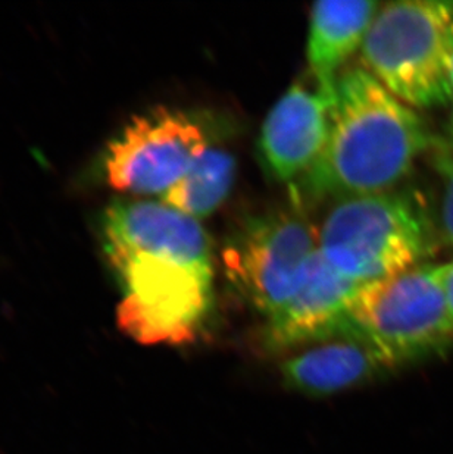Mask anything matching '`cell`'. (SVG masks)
Segmentation results:
<instances>
[{"label": "cell", "mask_w": 453, "mask_h": 454, "mask_svg": "<svg viewBox=\"0 0 453 454\" xmlns=\"http://www.w3.org/2000/svg\"><path fill=\"white\" fill-rule=\"evenodd\" d=\"M387 368L367 343L352 335H338L287 357L280 371L291 390L324 397L361 386Z\"/></svg>", "instance_id": "8fae6325"}, {"label": "cell", "mask_w": 453, "mask_h": 454, "mask_svg": "<svg viewBox=\"0 0 453 454\" xmlns=\"http://www.w3.org/2000/svg\"><path fill=\"white\" fill-rule=\"evenodd\" d=\"M102 240L123 292L121 330L145 344L192 341L214 297L201 223L163 202H115L103 215Z\"/></svg>", "instance_id": "6da1fadb"}, {"label": "cell", "mask_w": 453, "mask_h": 454, "mask_svg": "<svg viewBox=\"0 0 453 454\" xmlns=\"http://www.w3.org/2000/svg\"><path fill=\"white\" fill-rule=\"evenodd\" d=\"M450 77H452V86H453V62H452V73H450Z\"/></svg>", "instance_id": "2e32d148"}, {"label": "cell", "mask_w": 453, "mask_h": 454, "mask_svg": "<svg viewBox=\"0 0 453 454\" xmlns=\"http://www.w3.org/2000/svg\"><path fill=\"white\" fill-rule=\"evenodd\" d=\"M360 51L363 68L408 106L443 105L453 95V2L380 4Z\"/></svg>", "instance_id": "277c9868"}, {"label": "cell", "mask_w": 453, "mask_h": 454, "mask_svg": "<svg viewBox=\"0 0 453 454\" xmlns=\"http://www.w3.org/2000/svg\"><path fill=\"white\" fill-rule=\"evenodd\" d=\"M360 287L338 274L318 250L298 293L268 317V344L287 348L345 334Z\"/></svg>", "instance_id": "9c48e42d"}, {"label": "cell", "mask_w": 453, "mask_h": 454, "mask_svg": "<svg viewBox=\"0 0 453 454\" xmlns=\"http://www.w3.org/2000/svg\"><path fill=\"white\" fill-rule=\"evenodd\" d=\"M378 8L380 4L372 0H324L313 4L306 49L309 73L315 89L331 105L338 75L362 48Z\"/></svg>", "instance_id": "30bf717a"}, {"label": "cell", "mask_w": 453, "mask_h": 454, "mask_svg": "<svg viewBox=\"0 0 453 454\" xmlns=\"http://www.w3.org/2000/svg\"><path fill=\"white\" fill-rule=\"evenodd\" d=\"M430 153L433 168L441 180V198L434 221L437 240L453 249V147L433 140Z\"/></svg>", "instance_id": "4fadbf2b"}, {"label": "cell", "mask_w": 453, "mask_h": 454, "mask_svg": "<svg viewBox=\"0 0 453 454\" xmlns=\"http://www.w3.org/2000/svg\"><path fill=\"white\" fill-rule=\"evenodd\" d=\"M445 277L446 263L425 262L361 286L343 335L367 343L389 368L445 352L453 344Z\"/></svg>", "instance_id": "5b68a950"}, {"label": "cell", "mask_w": 453, "mask_h": 454, "mask_svg": "<svg viewBox=\"0 0 453 454\" xmlns=\"http://www.w3.org/2000/svg\"><path fill=\"white\" fill-rule=\"evenodd\" d=\"M434 138L414 107L392 95L362 65L336 82L329 142L315 167L290 185L299 206L392 192Z\"/></svg>", "instance_id": "7a4b0ae2"}, {"label": "cell", "mask_w": 453, "mask_h": 454, "mask_svg": "<svg viewBox=\"0 0 453 454\" xmlns=\"http://www.w3.org/2000/svg\"><path fill=\"white\" fill-rule=\"evenodd\" d=\"M445 292L453 325V261L446 262Z\"/></svg>", "instance_id": "5bb4252c"}, {"label": "cell", "mask_w": 453, "mask_h": 454, "mask_svg": "<svg viewBox=\"0 0 453 454\" xmlns=\"http://www.w3.org/2000/svg\"><path fill=\"white\" fill-rule=\"evenodd\" d=\"M208 147V131L195 116L159 107L134 116L109 145L103 174L112 189L163 198Z\"/></svg>", "instance_id": "52a82bcc"}, {"label": "cell", "mask_w": 453, "mask_h": 454, "mask_svg": "<svg viewBox=\"0 0 453 454\" xmlns=\"http://www.w3.org/2000/svg\"><path fill=\"white\" fill-rule=\"evenodd\" d=\"M450 131H452V147H453V114H452V121H450Z\"/></svg>", "instance_id": "9a60e30c"}, {"label": "cell", "mask_w": 453, "mask_h": 454, "mask_svg": "<svg viewBox=\"0 0 453 454\" xmlns=\"http://www.w3.org/2000/svg\"><path fill=\"white\" fill-rule=\"evenodd\" d=\"M333 105L315 86L295 82L268 112L258 151L268 176L293 185L308 174L329 142Z\"/></svg>", "instance_id": "ba28073f"}, {"label": "cell", "mask_w": 453, "mask_h": 454, "mask_svg": "<svg viewBox=\"0 0 453 454\" xmlns=\"http://www.w3.org/2000/svg\"><path fill=\"white\" fill-rule=\"evenodd\" d=\"M318 252L317 230L299 209L246 219L223 250L226 277L266 319L286 306Z\"/></svg>", "instance_id": "8992f818"}, {"label": "cell", "mask_w": 453, "mask_h": 454, "mask_svg": "<svg viewBox=\"0 0 453 454\" xmlns=\"http://www.w3.org/2000/svg\"><path fill=\"white\" fill-rule=\"evenodd\" d=\"M317 237L321 256L358 286L423 265L439 241L423 203L398 190L336 200Z\"/></svg>", "instance_id": "3957f363"}, {"label": "cell", "mask_w": 453, "mask_h": 454, "mask_svg": "<svg viewBox=\"0 0 453 454\" xmlns=\"http://www.w3.org/2000/svg\"><path fill=\"white\" fill-rule=\"evenodd\" d=\"M235 178V159L230 152L208 147L161 202L201 223L226 202Z\"/></svg>", "instance_id": "7c38bea8"}]
</instances>
